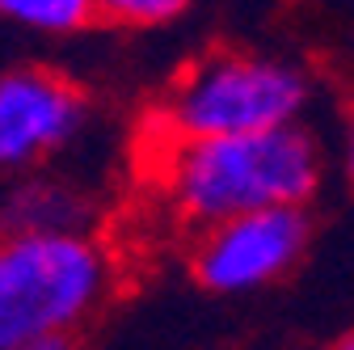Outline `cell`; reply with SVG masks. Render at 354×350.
I'll return each instance as SVG.
<instances>
[{"instance_id":"cell-4","label":"cell","mask_w":354,"mask_h":350,"mask_svg":"<svg viewBox=\"0 0 354 350\" xmlns=\"http://www.w3.org/2000/svg\"><path fill=\"white\" fill-rule=\"evenodd\" d=\"M308 237H313L308 215L295 207L241 215L198 232L190 270L215 295H249L291 275L308 249Z\"/></svg>"},{"instance_id":"cell-8","label":"cell","mask_w":354,"mask_h":350,"mask_svg":"<svg viewBox=\"0 0 354 350\" xmlns=\"http://www.w3.org/2000/svg\"><path fill=\"white\" fill-rule=\"evenodd\" d=\"M194 0H97V17L122 30H156L177 21Z\"/></svg>"},{"instance_id":"cell-6","label":"cell","mask_w":354,"mask_h":350,"mask_svg":"<svg viewBox=\"0 0 354 350\" xmlns=\"http://www.w3.org/2000/svg\"><path fill=\"white\" fill-rule=\"evenodd\" d=\"M5 232H84V203L64 182H17L5 203Z\"/></svg>"},{"instance_id":"cell-3","label":"cell","mask_w":354,"mask_h":350,"mask_svg":"<svg viewBox=\"0 0 354 350\" xmlns=\"http://www.w3.org/2000/svg\"><path fill=\"white\" fill-rule=\"evenodd\" d=\"M308 93V76L291 59L215 51L186 68V76L156 106V131L165 144L283 131L299 127Z\"/></svg>"},{"instance_id":"cell-1","label":"cell","mask_w":354,"mask_h":350,"mask_svg":"<svg viewBox=\"0 0 354 350\" xmlns=\"http://www.w3.org/2000/svg\"><path fill=\"white\" fill-rule=\"evenodd\" d=\"M321 178L325 156L308 127L160 144V190L198 232L257 211H304Z\"/></svg>"},{"instance_id":"cell-10","label":"cell","mask_w":354,"mask_h":350,"mask_svg":"<svg viewBox=\"0 0 354 350\" xmlns=\"http://www.w3.org/2000/svg\"><path fill=\"white\" fill-rule=\"evenodd\" d=\"M26 350H72V342H38V346H26Z\"/></svg>"},{"instance_id":"cell-7","label":"cell","mask_w":354,"mask_h":350,"mask_svg":"<svg viewBox=\"0 0 354 350\" xmlns=\"http://www.w3.org/2000/svg\"><path fill=\"white\" fill-rule=\"evenodd\" d=\"M0 21L42 38H68L97 21V0H0Z\"/></svg>"},{"instance_id":"cell-9","label":"cell","mask_w":354,"mask_h":350,"mask_svg":"<svg viewBox=\"0 0 354 350\" xmlns=\"http://www.w3.org/2000/svg\"><path fill=\"white\" fill-rule=\"evenodd\" d=\"M346 173L354 182V114H350V127H346Z\"/></svg>"},{"instance_id":"cell-5","label":"cell","mask_w":354,"mask_h":350,"mask_svg":"<svg viewBox=\"0 0 354 350\" xmlns=\"http://www.w3.org/2000/svg\"><path fill=\"white\" fill-rule=\"evenodd\" d=\"M88 118L76 84L51 68L17 64L0 72V173H26L59 156Z\"/></svg>"},{"instance_id":"cell-2","label":"cell","mask_w":354,"mask_h":350,"mask_svg":"<svg viewBox=\"0 0 354 350\" xmlns=\"http://www.w3.org/2000/svg\"><path fill=\"white\" fill-rule=\"evenodd\" d=\"M114 287L88 232H0V350L72 342Z\"/></svg>"},{"instance_id":"cell-11","label":"cell","mask_w":354,"mask_h":350,"mask_svg":"<svg viewBox=\"0 0 354 350\" xmlns=\"http://www.w3.org/2000/svg\"><path fill=\"white\" fill-rule=\"evenodd\" d=\"M329 350H354V329H350V333H342V338H337Z\"/></svg>"}]
</instances>
